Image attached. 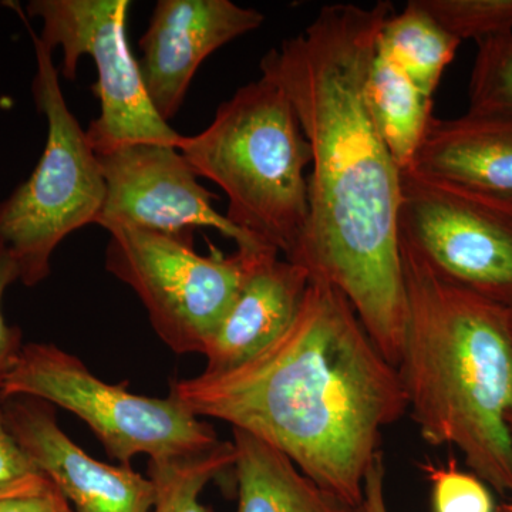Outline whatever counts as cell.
Masks as SVG:
<instances>
[{
    "label": "cell",
    "instance_id": "5b68a950",
    "mask_svg": "<svg viewBox=\"0 0 512 512\" xmlns=\"http://www.w3.org/2000/svg\"><path fill=\"white\" fill-rule=\"evenodd\" d=\"M36 56L33 100L47 121L45 150L25 183L0 202V248L15 259L19 281L36 286L53 252L77 229L96 224L106 183L99 156L64 100L53 52L30 30Z\"/></svg>",
    "mask_w": 512,
    "mask_h": 512
},
{
    "label": "cell",
    "instance_id": "8fae6325",
    "mask_svg": "<svg viewBox=\"0 0 512 512\" xmlns=\"http://www.w3.org/2000/svg\"><path fill=\"white\" fill-rule=\"evenodd\" d=\"M265 16L231 0H160L141 36V79L158 116L170 124L198 67L232 40L261 28Z\"/></svg>",
    "mask_w": 512,
    "mask_h": 512
},
{
    "label": "cell",
    "instance_id": "f546056e",
    "mask_svg": "<svg viewBox=\"0 0 512 512\" xmlns=\"http://www.w3.org/2000/svg\"><path fill=\"white\" fill-rule=\"evenodd\" d=\"M2 5H3V3H2V2H0V6H2Z\"/></svg>",
    "mask_w": 512,
    "mask_h": 512
},
{
    "label": "cell",
    "instance_id": "2e32d148",
    "mask_svg": "<svg viewBox=\"0 0 512 512\" xmlns=\"http://www.w3.org/2000/svg\"><path fill=\"white\" fill-rule=\"evenodd\" d=\"M365 101L397 167L400 171L412 168L433 123L434 97L417 89L406 74L375 52L367 72Z\"/></svg>",
    "mask_w": 512,
    "mask_h": 512
},
{
    "label": "cell",
    "instance_id": "277c9868",
    "mask_svg": "<svg viewBox=\"0 0 512 512\" xmlns=\"http://www.w3.org/2000/svg\"><path fill=\"white\" fill-rule=\"evenodd\" d=\"M178 150L227 194V218L291 258L309 218L312 150L288 94L269 76L239 87Z\"/></svg>",
    "mask_w": 512,
    "mask_h": 512
},
{
    "label": "cell",
    "instance_id": "52a82bcc",
    "mask_svg": "<svg viewBox=\"0 0 512 512\" xmlns=\"http://www.w3.org/2000/svg\"><path fill=\"white\" fill-rule=\"evenodd\" d=\"M106 231L107 271L137 293L168 348L202 355L237 296L254 249L224 255L212 248L201 255L194 238L131 227Z\"/></svg>",
    "mask_w": 512,
    "mask_h": 512
},
{
    "label": "cell",
    "instance_id": "ac0fdd59",
    "mask_svg": "<svg viewBox=\"0 0 512 512\" xmlns=\"http://www.w3.org/2000/svg\"><path fill=\"white\" fill-rule=\"evenodd\" d=\"M234 444L220 441L208 450L158 458L148 464L154 485L153 512H208L200 495L215 477L234 467Z\"/></svg>",
    "mask_w": 512,
    "mask_h": 512
},
{
    "label": "cell",
    "instance_id": "e0dca14e",
    "mask_svg": "<svg viewBox=\"0 0 512 512\" xmlns=\"http://www.w3.org/2000/svg\"><path fill=\"white\" fill-rule=\"evenodd\" d=\"M460 45L412 0L402 13H392L383 23L376 53L406 74L417 89L434 97Z\"/></svg>",
    "mask_w": 512,
    "mask_h": 512
},
{
    "label": "cell",
    "instance_id": "f1b7e54d",
    "mask_svg": "<svg viewBox=\"0 0 512 512\" xmlns=\"http://www.w3.org/2000/svg\"><path fill=\"white\" fill-rule=\"evenodd\" d=\"M359 512H363L362 508H360V511Z\"/></svg>",
    "mask_w": 512,
    "mask_h": 512
},
{
    "label": "cell",
    "instance_id": "83f0119b",
    "mask_svg": "<svg viewBox=\"0 0 512 512\" xmlns=\"http://www.w3.org/2000/svg\"><path fill=\"white\" fill-rule=\"evenodd\" d=\"M510 323H511V333H512V308L510 309Z\"/></svg>",
    "mask_w": 512,
    "mask_h": 512
},
{
    "label": "cell",
    "instance_id": "5bb4252c",
    "mask_svg": "<svg viewBox=\"0 0 512 512\" xmlns=\"http://www.w3.org/2000/svg\"><path fill=\"white\" fill-rule=\"evenodd\" d=\"M413 170L512 200V116L434 117Z\"/></svg>",
    "mask_w": 512,
    "mask_h": 512
},
{
    "label": "cell",
    "instance_id": "7c38bea8",
    "mask_svg": "<svg viewBox=\"0 0 512 512\" xmlns=\"http://www.w3.org/2000/svg\"><path fill=\"white\" fill-rule=\"evenodd\" d=\"M0 404L6 426L76 512H153L154 485L131 466L94 460L73 443L52 404L12 396Z\"/></svg>",
    "mask_w": 512,
    "mask_h": 512
},
{
    "label": "cell",
    "instance_id": "7402d4cb",
    "mask_svg": "<svg viewBox=\"0 0 512 512\" xmlns=\"http://www.w3.org/2000/svg\"><path fill=\"white\" fill-rule=\"evenodd\" d=\"M49 481L10 433L0 409V503L39 493Z\"/></svg>",
    "mask_w": 512,
    "mask_h": 512
},
{
    "label": "cell",
    "instance_id": "6da1fadb",
    "mask_svg": "<svg viewBox=\"0 0 512 512\" xmlns=\"http://www.w3.org/2000/svg\"><path fill=\"white\" fill-rule=\"evenodd\" d=\"M392 13L390 2L323 6L308 28L266 53L261 72L288 94L312 150L308 224L289 261L342 292L397 367L407 318L402 175L365 101L377 36Z\"/></svg>",
    "mask_w": 512,
    "mask_h": 512
},
{
    "label": "cell",
    "instance_id": "8992f818",
    "mask_svg": "<svg viewBox=\"0 0 512 512\" xmlns=\"http://www.w3.org/2000/svg\"><path fill=\"white\" fill-rule=\"evenodd\" d=\"M12 396L35 397L76 414L121 466L140 454L158 460L220 443L210 424L173 393L165 399L130 393L126 383L97 379L79 357L50 343L23 345L0 389L2 399Z\"/></svg>",
    "mask_w": 512,
    "mask_h": 512
},
{
    "label": "cell",
    "instance_id": "30bf717a",
    "mask_svg": "<svg viewBox=\"0 0 512 512\" xmlns=\"http://www.w3.org/2000/svg\"><path fill=\"white\" fill-rule=\"evenodd\" d=\"M99 160L106 183L99 227L148 229L180 238H194L197 229L212 228L237 242L238 249L266 247L215 210L217 195L202 187L177 147L130 144Z\"/></svg>",
    "mask_w": 512,
    "mask_h": 512
},
{
    "label": "cell",
    "instance_id": "9c48e42d",
    "mask_svg": "<svg viewBox=\"0 0 512 512\" xmlns=\"http://www.w3.org/2000/svg\"><path fill=\"white\" fill-rule=\"evenodd\" d=\"M402 175L399 237L440 279L512 308V200Z\"/></svg>",
    "mask_w": 512,
    "mask_h": 512
},
{
    "label": "cell",
    "instance_id": "603a6c76",
    "mask_svg": "<svg viewBox=\"0 0 512 512\" xmlns=\"http://www.w3.org/2000/svg\"><path fill=\"white\" fill-rule=\"evenodd\" d=\"M16 281H19L18 265L6 249L0 248V389L23 348L20 329L10 326L2 311L6 289Z\"/></svg>",
    "mask_w": 512,
    "mask_h": 512
},
{
    "label": "cell",
    "instance_id": "d6986e66",
    "mask_svg": "<svg viewBox=\"0 0 512 512\" xmlns=\"http://www.w3.org/2000/svg\"><path fill=\"white\" fill-rule=\"evenodd\" d=\"M468 113L512 116V33L477 42Z\"/></svg>",
    "mask_w": 512,
    "mask_h": 512
},
{
    "label": "cell",
    "instance_id": "7a4b0ae2",
    "mask_svg": "<svg viewBox=\"0 0 512 512\" xmlns=\"http://www.w3.org/2000/svg\"><path fill=\"white\" fill-rule=\"evenodd\" d=\"M198 417L247 431L288 456L353 510L380 456L384 427L407 412L399 370L376 348L348 298L311 281L291 326L241 365L171 386Z\"/></svg>",
    "mask_w": 512,
    "mask_h": 512
},
{
    "label": "cell",
    "instance_id": "9a60e30c",
    "mask_svg": "<svg viewBox=\"0 0 512 512\" xmlns=\"http://www.w3.org/2000/svg\"><path fill=\"white\" fill-rule=\"evenodd\" d=\"M237 512H359L320 487L278 448L232 429Z\"/></svg>",
    "mask_w": 512,
    "mask_h": 512
},
{
    "label": "cell",
    "instance_id": "d4e9b609",
    "mask_svg": "<svg viewBox=\"0 0 512 512\" xmlns=\"http://www.w3.org/2000/svg\"><path fill=\"white\" fill-rule=\"evenodd\" d=\"M363 512H389L384 493V467L382 454L376 458L375 464L367 473L365 481V498Z\"/></svg>",
    "mask_w": 512,
    "mask_h": 512
},
{
    "label": "cell",
    "instance_id": "4316f807",
    "mask_svg": "<svg viewBox=\"0 0 512 512\" xmlns=\"http://www.w3.org/2000/svg\"><path fill=\"white\" fill-rule=\"evenodd\" d=\"M507 421H508V426H510L511 433H512V410L510 413H508Z\"/></svg>",
    "mask_w": 512,
    "mask_h": 512
},
{
    "label": "cell",
    "instance_id": "484cf974",
    "mask_svg": "<svg viewBox=\"0 0 512 512\" xmlns=\"http://www.w3.org/2000/svg\"><path fill=\"white\" fill-rule=\"evenodd\" d=\"M494 512H512V503H504L495 507Z\"/></svg>",
    "mask_w": 512,
    "mask_h": 512
},
{
    "label": "cell",
    "instance_id": "4fadbf2b",
    "mask_svg": "<svg viewBox=\"0 0 512 512\" xmlns=\"http://www.w3.org/2000/svg\"><path fill=\"white\" fill-rule=\"evenodd\" d=\"M279 255L271 247L249 252L237 296L202 352L205 372L241 365L279 338L298 315L311 276Z\"/></svg>",
    "mask_w": 512,
    "mask_h": 512
},
{
    "label": "cell",
    "instance_id": "ffe728a7",
    "mask_svg": "<svg viewBox=\"0 0 512 512\" xmlns=\"http://www.w3.org/2000/svg\"><path fill=\"white\" fill-rule=\"evenodd\" d=\"M431 19L463 42L512 33V0H414Z\"/></svg>",
    "mask_w": 512,
    "mask_h": 512
},
{
    "label": "cell",
    "instance_id": "ba28073f",
    "mask_svg": "<svg viewBox=\"0 0 512 512\" xmlns=\"http://www.w3.org/2000/svg\"><path fill=\"white\" fill-rule=\"evenodd\" d=\"M128 0H30L26 12L42 22L39 39L62 49L60 74L76 77L79 60L90 56L97 70L92 92L100 116L86 130L97 156L130 144L178 147L180 133L158 116L141 79L140 64L128 43Z\"/></svg>",
    "mask_w": 512,
    "mask_h": 512
},
{
    "label": "cell",
    "instance_id": "44dd1931",
    "mask_svg": "<svg viewBox=\"0 0 512 512\" xmlns=\"http://www.w3.org/2000/svg\"><path fill=\"white\" fill-rule=\"evenodd\" d=\"M431 484L434 512H494L495 504L487 484L473 473H464L456 461L447 466L421 464Z\"/></svg>",
    "mask_w": 512,
    "mask_h": 512
},
{
    "label": "cell",
    "instance_id": "3957f363",
    "mask_svg": "<svg viewBox=\"0 0 512 512\" xmlns=\"http://www.w3.org/2000/svg\"><path fill=\"white\" fill-rule=\"evenodd\" d=\"M400 255L407 412L424 441L457 447L473 474L512 498L510 308L443 281L402 239Z\"/></svg>",
    "mask_w": 512,
    "mask_h": 512
},
{
    "label": "cell",
    "instance_id": "cb8c5ba5",
    "mask_svg": "<svg viewBox=\"0 0 512 512\" xmlns=\"http://www.w3.org/2000/svg\"><path fill=\"white\" fill-rule=\"evenodd\" d=\"M0 512H76L70 501L52 481L39 493L2 501Z\"/></svg>",
    "mask_w": 512,
    "mask_h": 512
}]
</instances>
